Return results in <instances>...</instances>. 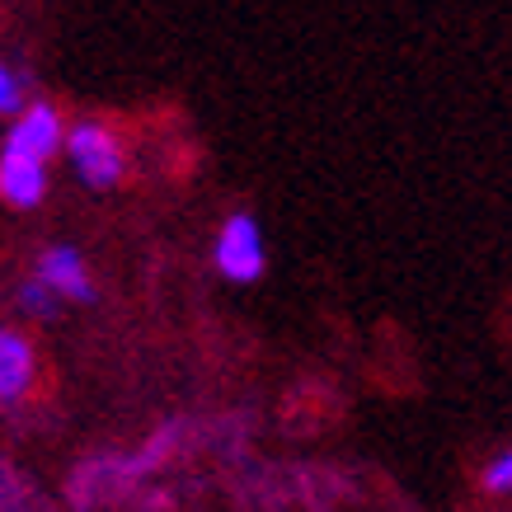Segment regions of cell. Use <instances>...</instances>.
<instances>
[{"instance_id": "9c48e42d", "label": "cell", "mask_w": 512, "mask_h": 512, "mask_svg": "<svg viewBox=\"0 0 512 512\" xmlns=\"http://www.w3.org/2000/svg\"><path fill=\"white\" fill-rule=\"evenodd\" d=\"M19 301H24V306H29L33 315H52V301H57V296L47 292L43 282L33 278V282H24V292H19Z\"/></svg>"}, {"instance_id": "6da1fadb", "label": "cell", "mask_w": 512, "mask_h": 512, "mask_svg": "<svg viewBox=\"0 0 512 512\" xmlns=\"http://www.w3.org/2000/svg\"><path fill=\"white\" fill-rule=\"evenodd\" d=\"M66 156L76 174L94 188H109L123 179V146L104 123H76L66 132Z\"/></svg>"}, {"instance_id": "ba28073f", "label": "cell", "mask_w": 512, "mask_h": 512, "mask_svg": "<svg viewBox=\"0 0 512 512\" xmlns=\"http://www.w3.org/2000/svg\"><path fill=\"white\" fill-rule=\"evenodd\" d=\"M19 104H24L19 76H15V71H10L5 62H0V113H19Z\"/></svg>"}, {"instance_id": "5b68a950", "label": "cell", "mask_w": 512, "mask_h": 512, "mask_svg": "<svg viewBox=\"0 0 512 512\" xmlns=\"http://www.w3.org/2000/svg\"><path fill=\"white\" fill-rule=\"evenodd\" d=\"M47 188V165L38 160H19L0 151V198L10 207H33Z\"/></svg>"}, {"instance_id": "52a82bcc", "label": "cell", "mask_w": 512, "mask_h": 512, "mask_svg": "<svg viewBox=\"0 0 512 512\" xmlns=\"http://www.w3.org/2000/svg\"><path fill=\"white\" fill-rule=\"evenodd\" d=\"M484 489H494V494H512V451H503L494 466L484 470Z\"/></svg>"}, {"instance_id": "277c9868", "label": "cell", "mask_w": 512, "mask_h": 512, "mask_svg": "<svg viewBox=\"0 0 512 512\" xmlns=\"http://www.w3.org/2000/svg\"><path fill=\"white\" fill-rule=\"evenodd\" d=\"M38 282H43L52 296H66V301H90L94 296V282H90V268L80 259L71 245H52L38 259Z\"/></svg>"}, {"instance_id": "3957f363", "label": "cell", "mask_w": 512, "mask_h": 512, "mask_svg": "<svg viewBox=\"0 0 512 512\" xmlns=\"http://www.w3.org/2000/svg\"><path fill=\"white\" fill-rule=\"evenodd\" d=\"M66 146V123L62 113L52 109V104H33V109H19L15 127H10V137H5V156H19V160H47L57 156Z\"/></svg>"}, {"instance_id": "7a4b0ae2", "label": "cell", "mask_w": 512, "mask_h": 512, "mask_svg": "<svg viewBox=\"0 0 512 512\" xmlns=\"http://www.w3.org/2000/svg\"><path fill=\"white\" fill-rule=\"evenodd\" d=\"M212 259H217V268L231 282H254V278H259V273H264V264H268V249H264V235H259V221L245 217V212H235V217L221 221Z\"/></svg>"}, {"instance_id": "8992f818", "label": "cell", "mask_w": 512, "mask_h": 512, "mask_svg": "<svg viewBox=\"0 0 512 512\" xmlns=\"http://www.w3.org/2000/svg\"><path fill=\"white\" fill-rule=\"evenodd\" d=\"M33 381V348L15 329H0V400H19Z\"/></svg>"}]
</instances>
